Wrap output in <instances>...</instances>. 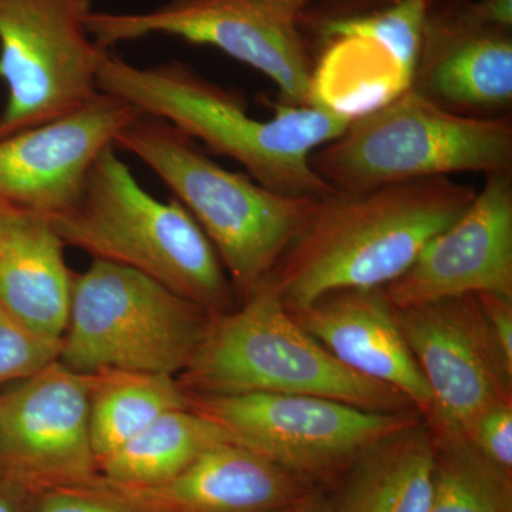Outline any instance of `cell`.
I'll return each instance as SVG.
<instances>
[{
	"label": "cell",
	"instance_id": "cell-4",
	"mask_svg": "<svg viewBox=\"0 0 512 512\" xmlns=\"http://www.w3.org/2000/svg\"><path fill=\"white\" fill-rule=\"evenodd\" d=\"M177 380L198 396L302 394L372 412L414 410L392 387L357 375L330 355L293 319L268 279L241 306L210 315Z\"/></svg>",
	"mask_w": 512,
	"mask_h": 512
},
{
	"label": "cell",
	"instance_id": "cell-20",
	"mask_svg": "<svg viewBox=\"0 0 512 512\" xmlns=\"http://www.w3.org/2000/svg\"><path fill=\"white\" fill-rule=\"evenodd\" d=\"M433 439L423 419L377 440L329 491V512H427Z\"/></svg>",
	"mask_w": 512,
	"mask_h": 512
},
{
	"label": "cell",
	"instance_id": "cell-26",
	"mask_svg": "<svg viewBox=\"0 0 512 512\" xmlns=\"http://www.w3.org/2000/svg\"><path fill=\"white\" fill-rule=\"evenodd\" d=\"M464 437L485 457L512 473V402L494 404L478 414Z\"/></svg>",
	"mask_w": 512,
	"mask_h": 512
},
{
	"label": "cell",
	"instance_id": "cell-22",
	"mask_svg": "<svg viewBox=\"0 0 512 512\" xmlns=\"http://www.w3.org/2000/svg\"><path fill=\"white\" fill-rule=\"evenodd\" d=\"M225 441L227 434L214 421L190 407L173 410L100 461L97 474L119 484L163 483Z\"/></svg>",
	"mask_w": 512,
	"mask_h": 512
},
{
	"label": "cell",
	"instance_id": "cell-14",
	"mask_svg": "<svg viewBox=\"0 0 512 512\" xmlns=\"http://www.w3.org/2000/svg\"><path fill=\"white\" fill-rule=\"evenodd\" d=\"M140 114L99 92L66 116L0 138V202L49 218L63 214L100 154Z\"/></svg>",
	"mask_w": 512,
	"mask_h": 512
},
{
	"label": "cell",
	"instance_id": "cell-9",
	"mask_svg": "<svg viewBox=\"0 0 512 512\" xmlns=\"http://www.w3.org/2000/svg\"><path fill=\"white\" fill-rule=\"evenodd\" d=\"M311 0H168L147 12H96L87 19L103 49L143 37H178L248 64L278 87L282 104L308 106L311 46L302 18Z\"/></svg>",
	"mask_w": 512,
	"mask_h": 512
},
{
	"label": "cell",
	"instance_id": "cell-18",
	"mask_svg": "<svg viewBox=\"0 0 512 512\" xmlns=\"http://www.w3.org/2000/svg\"><path fill=\"white\" fill-rule=\"evenodd\" d=\"M289 312L340 363L392 387L421 417L429 413V387L384 288L343 289Z\"/></svg>",
	"mask_w": 512,
	"mask_h": 512
},
{
	"label": "cell",
	"instance_id": "cell-24",
	"mask_svg": "<svg viewBox=\"0 0 512 512\" xmlns=\"http://www.w3.org/2000/svg\"><path fill=\"white\" fill-rule=\"evenodd\" d=\"M60 342L43 338L0 311V389L56 362Z\"/></svg>",
	"mask_w": 512,
	"mask_h": 512
},
{
	"label": "cell",
	"instance_id": "cell-30",
	"mask_svg": "<svg viewBox=\"0 0 512 512\" xmlns=\"http://www.w3.org/2000/svg\"><path fill=\"white\" fill-rule=\"evenodd\" d=\"M386 2L389 0H320L319 6L312 9L325 13L357 12V10L375 8ZM429 2L434 6L439 3V0H429Z\"/></svg>",
	"mask_w": 512,
	"mask_h": 512
},
{
	"label": "cell",
	"instance_id": "cell-16",
	"mask_svg": "<svg viewBox=\"0 0 512 512\" xmlns=\"http://www.w3.org/2000/svg\"><path fill=\"white\" fill-rule=\"evenodd\" d=\"M440 109L477 119L510 117L512 30L485 25L466 2L430 9L412 87Z\"/></svg>",
	"mask_w": 512,
	"mask_h": 512
},
{
	"label": "cell",
	"instance_id": "cell-29",
	"mask_svg": "<svg viewBox=\"0 0 512 512\" xmlns=\"http://www.w3.org/2000/svg\"><path fill=\"white\" fill-rule=\"evenodd\" d=\"M466 3L474 18L485 25L512 30V0H471Z\"/></svg>",
	"mask_w": 512,
	"mask_h": 512
},
{
	"label": "cell",
	"instance_id": "cell-11",
	"mask_svg": "<svg viewBox=\"0 0 512 512\" xmlns=\"http://www.w3.org/2000/svg\"><path fill=\"white\" fill-rule=\"evenodd\" d=\"M433 5L389 0L357 12L306 8L303 32L315 33L308 106L352 121L410 90Z\"/></svg>",
	"mask_w": 512,
	"mask_h": 512
},
{
	"label": "cell",
	"instance_id": "cell-10",
	"mask_svg": "<svg viewBox=\"0 0 512 512\" xmlns=\"http://www.w3.org/2000/svg\"><path fill=\"white\" fill-rule=\"evenodd\" d=\"M92 0H0V138L80 109L99 93L106 49L87 28Z\"/></svg>",
	"mask_w": 512,
	"mask_h": 512
},
{
	"label": "cell",
	"instance_id": "cell-25",
	"mask_svg": "<svg viewBox=\"0 0 512 512\" xmlns=\"http://www.w3.org/2000/svg\"><path fill=\"white\" fill-rule=\"evenodd\" d=\"M93 477L79 484L39 488L32 512H147L111 493Z\"/></svg>",
	"mask_w": 512,
	"mask_h": 512
},
{
	"label": "cell",
	"instance_id": "cell-6",
	"mask_svg": "<svg viewBox=\"0 0 512 512\" xmlns=\"http://www.w3.org/2000/svg\"><path fill=\"white\" fill-rule=\"evenodd\" d=\"M311 164L342 192L453 174L512 173V121L450 113L410 89L350 121L312 154Z\"/></svg>",
	"mask_w": 512,
	"mask_h": 512
},
{
	"label": "cell",
	"instance_id": "cell-31",
	"mask_svg": "<svg viewBox=\"0 0 512 512\" xmlns=\"http://www.w3.org/2000/svg\"><path fill=\"white\" fill-rule=\"evenodd\" d=\"M276 512H329L328 494L323 490H315L302 500Z\"/></svg>",
	"mask_w": 512,
	"mask_h": 512
},
{
	"label": "cell",
	"instance_id": "cell-5",
	"mask_svg": "<svg viewBox=\"0 0 512 512\" xmlns=\"http://www.w3.org/2000/svg\"><path fill=\"white\" fill-rule=\"evenodd\" d=\"M114 146L143 161L187 208L241 301L272 274L315 200L278 194L227 170L183 131L146 114L124 128Z\"/></svg>",
	"mask_w": 512,
	"mask_h": 512
},
{
	"label": "cell",
	"instance_id": "cell-15",
	"mask_svg": "<svg viewBox=\"0 0 512 512\" xmlns=\"http://www.w3.org/2000/svg\"><path fill=\"white\" fill-rule=\"evenodd\" d=\"M384 291L396 309L480 293L512 296V173L485 175L470 207Z\"/></svg>",
	"mask_w": 512,
	"mask_h": 512
},
{
	"label": "cell",
	"instance_id": "cell-12",
	"mask_svg": "<svg viewBox=\"0 0 512 512\" xmlns=\"http://www.w3.org/2000/svg\"><path fill=\"white\" fill-rule=\"evenodd\" d=\"M430 390L423 417L431 439L466 436L478 414L512 402V366L488 330L476 295L396 309Z\"/></svg>",
	"mask_w": 512,
	"mask_h": 512
},
{
	"label": "cell",
	"instance_id": "cell-2",
	"mask_svg": "<svg viewBox=\"0 0 512 512\" xmlns=\"http://www.w3.org/2000/svg\"><path fill=\"white\" fill-rule=\"evenodd\" d=\"M97 86L138 113L167 121L212 153L237 161L268 190L296 198L333 191L313 170L311 157L345 130L350 121L343 117L279 103L271 119H256L241 96L187 64L138 67L109 50L101 59Z\"/></svg>",
	"mask_w": 512,
	"mask_h": 512
},
{
	"label": "cell",
	"instance_id": "cell-7",
	"mask_svg": "<svg viewBox=\"0 0 512 512\" xmlns=\"http://www.w3.org/2000/svg\"><path fill=\"white\" fill-rule=\"evenodd\" d=\"M210 313L134 269L93 259L73 274L62 365L178 377L190 365Z\"/></svg>",
	"mask_w": 512,
	"mask_h": 512
},
{
	"label": "cell",
	"instance_id": "cell-28",
	"mask_svg": "<svg viewBox=\"0 0 512 512\" xmlns=\"http://www.w3.org/2000/svg\"><path fill=\"white\" fill-rule=\"evenodd\" d=\"M36 490L0 461V512H32Z\"/></svg>",
	"mask_w": 512,
	"mask_h": 512
},
{
	"label": "cell",
	"instance_id": "cell-13",
	"mask_svg": "<svg viewBox=\"0 0 512 512\" xmlns=\"http://www.w3.org/2000/svg\"><path fill=\"white\" fill-rule=\"evenodd\" d=\"M93 375L59 360L0 389V461L35 490L97 474L90 439Z\"/></svg>",
	"mask_w": 512,
	"mask_h": 512
},
{
	"label": "cell",
	"instance_id": "cell-19",
	"mask_svg": "<svg viewBox=\"0 0 512 512\" xmlns=\"http://www.w3.org/2000/svg\"><path fill=\"white\" fill-rule=\"evenodd\" d=\"M64 248L49 217L0 202V311L56 342L72 293Z\"/></svg>",
	"mask_w": 512,
	"mask_h": 512
},
{
	"label": "cell",
	"instance_id": "cell-1",
	"mask_svg": "<svg viewBox=\"0 0 512 512\" xmlns=\"http://www.w3.org/2000/svg\"><path fill=\"white\" fill-rule=\"evenodd\" d=\"M476 192L450 177L333 190L313 200L268 282L288 311L343 289L386 288L463 215Z\"/></svg>",
	"mask_w": 512,
	"mask_h": 512
},
{
	"label": "cell",
	"instance_id": "cell-21",
	"mask_svg": "<svg viewBox=\"0 0 512 512\" xmlns=\"http://www.w3.org/2000/svg\"><path fill=\"white\" fill-rule=\"evenodd\" d=\"M187 407L190 399L177 377L128 370L93 373L90 439L97 466L163 414Z\"/></svg>",
	"mask_w": 512,
	"mask_h": 512
},
{
	"label": "cell",
	"instance_id": "cell-8",
	"mask_svg": "<svg viewBox=\"0 0 512 512\" xmlns=\"http://www.w3.org/2000/svg\"><path fill=\"white\" fill-rule=\"evenodd\" d=\"M190 409L214 421L229 441L329 493L367 447L423 419L372 412L302 394H188Z\"/></svg>",
	"mask_w": 512,
	"mask_h": 512
},
{
	"label": "cell",
	"instance_id": "cell-17",
	"mask_svg": "<svg viewBox=\"0 0 512 512\" xmlns=\"http://www.w3.org/2000/svg\"><path fill=\"white\" fill-rule=\"evenodd\" d=\"M94 480L147 512H276L319 488L232 441L201 454L163 483Z\"/></svg>",
	"mask_w": 512,
	"mask_h": 512
},
{
	"label": "cell",
	"instance_id": "cell-3",
	"mask_svg": "<svg viewBox=\"0 0 512 512\" xmlns=\"http://www.w3.org/2000/svg\"><path fill=\"white\" fill-rule=\"evenodd\" d=\"M66 247L134 269L210 315L235 308L234 286L220 255L180 201L144 190L116 146L87 175L79 200L50 218Z\"/></svg>",
	"mask_w": 512,
	"mask_h": 512
},
{
	"label": "cell",
	"instance_id": "cell-23",
	"mask_svg": "<svg viewBox=\"0 0 512 512\" xmlns=\"http://www.w3.org/2000/svg\"><path fill=\"white\" fill-rule=\"evenodd\" d=\"M433 473L427 512H512V473L466 437L433 439Z\"/></svg>",
	"mask_w": 512,
	"mask_h": 512
},
{
	"label": "cell",
	"instance_id": "cell-27",
	"mask_svg": "<svg viewBox=\"0 0 512 512\" xmlns=\"http://www.w3.org/2000/svg\"><path fill=\"white\" fill-rule=\"evenodd\" d=\"M476 298L495 345L512 366V296L480 293Z\"/></svg>",
	"mask_w": 512,
	"mask_h": 512
}]
</instances>
